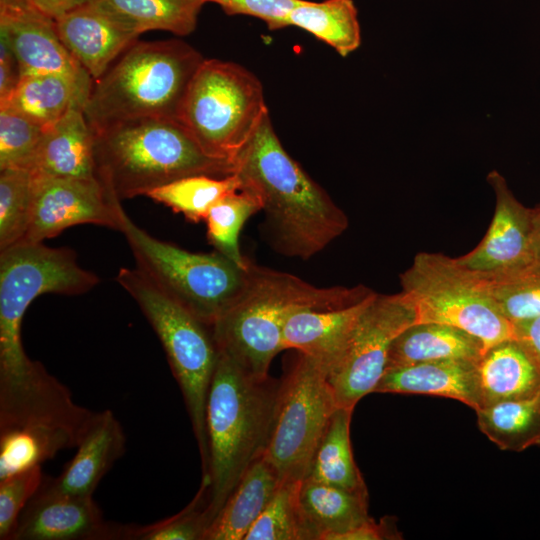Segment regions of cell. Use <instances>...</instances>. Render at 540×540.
<instances>
[{
  "instance_id": "cell-1",
  "label": "cell",
  "mask_w": 540,
  "mask_h": 540,
  "mask_svg": "<svg viewBox=\"0 0 540 540\" xmlns=\"http://www.w3.org/2000/svg\"><path fill=\"white\" fill-rule=\"evenodd\" d=\"M234 166L241 187L261 201L264 232L277 253L308 260L348 228L346 213L284 149L269 113Z\"/></svg>"
},
{
  "instance_id": "cell-2",
  "label": "cell",
  "mask_w": 540,
  "mask_h": 540,
  "mask_svg": "<svg viewBox=\"0 0 540 540\" xmlns=\"http://www.w3.org/2000/svg\"><path fill=\"white\" fill-rule=\"evenodd\" d=\"M374 293L364 285L317 287L249 260L239 292L210 327L219 352L249 374L267 378L272 360L284 350L283 328L292 313L346 308Z\"/></svg>"
},
{
  "instance_id": "cell-3",
  "label": "cell",
  "mask_w": 540,
  "mask_h": 540,
  "mask_svg": "<svg viewBox=\"0 0 540 540\" xmlns=\"http://www.w3.org/2000/svg\"><path fill=\"white\" fill-rule=\"evenodd\" d=\"M280 380L258 378L219 352L206 404L209 513L213 522L250 467L264 454ZM213 524V523H212Z\"/></svg>"
},
{
  "instance_id": "cell-4",
  "label": "cell",
  "mask_w": 540,
  "mask_h": 540,
  "mask_svg": "<svg viewBox=\"0 0 540 540\" xmlns=\"http://www.w3.org/2000/svg\"><path fill=\"white\" fill-rule=\"evenodd\" d=\"M94 133L98 177L119 201L187 176L234 174V163L208 155L176 118L134 119Z\"/></svg>"
},
{
  "instance_id": "cell-5",
  "label": "cell",
  "mask_w": 540,
  "mask_h": 540,
  "mask_svg": "<svg viewBox=\"0 0 540 540\" xmlns=\"http://www.w3.org/2000/svg\"><path fill=\"white\" fill-rule=\"evenodd\" d=\"M204 58L180 39L136 41L98 80L84 106L97 132L142 118L178 119L189 84Z\"/></svg>"
},
{
  "instance_id": "cell-6",
  "label": "cell",
  "mask_w": 540,
  "mask_h": 540,
  "mask_svg": "<svg viewBox=\"0 0 540 540\" xmlns=\"http://www.w3.org/2000/svg\"><path fill=\"white\" fill-rule=\"evenodd\" d=\"M96 414L38 361L21 379L0 384V480L77 448Z\"/></svg>"
},
{
  "instance_id": "cell-7",
  "label": "cell",
  "mask_w": 540,
  "mask_h": 540,
  "mask_svg": "<svg viewBox=\"0 0 540 540\" xmlns=\"http://www.w3.org/2000/svg\"><path fill=\"white\" fill-rule=\"evenodd\" d=\"M115 280L135 300L165 350L192 423L204 476L209 464L206 404L219 357L211 327L166 296L137 268L122 267Z\"/></svg>"
},
{
  "instance_id": "cell-8",
  "label": "cell",
  "mask_w": 540,
  "mask_h": 540,
  "mask_svg": "<svg viewBox=\"0 0 540 540\" xmlns=\"http://www.w3.org/2000/svg\"><path fill=\"white\" fill-rule=\"evenodd\" d=\"M99 282L67 247L21 242L0 251V384L22 378L34 363L21 339L29 305L47 293L84 294Z\"/></svg>"
},
{
  "instance_id": "cell-9",
  "label": "cell",
  "mask_w": 540,
  "mask_h": 540,
  "mask_svg": "<svg viewBox=\"0 0 540 540\" xmlns=\"http://www.w3.org/2000/svg\"><path fill=\"white\" fill-rule=\"evenodd\" d=\"M267 113L262 84L251 71L231 61L204 59L178 120L208 155L234 163Z\"/></svg>"
},
{
  "instance_id": "cell-10",
  "label": "cell",
  "mask_w": 540,
  "mask_h": 540,
  "mask_svg": "<svg viewBox=\"0 0 540 540\" xmlns=\"http://www.w3.org/2000/svg\"><path fill=\"white\" fill-rule=\"evenodd\" d=\"M119 231L136 268L161 292L208 326L239 292L246 268L215 251L198 253L159 240L135 224L123 207Z\"/></svg>"
},
{
  "instance_id": "cell-11",
  "label": "cell",
  "mask_w": 540,
  "mask_h": 540,
  "mask_svg": "<svg viewBox=\"0 0 540 540\" xmlns=\"http://www.w3.org/2000/svg\"><path fill=\"white\" fill-rule=\"evenodd\" d=\"M401 292L414 307L416 323H441L478 338L485 351L515 338L514 324L499 310L473 272L456 258L420 252L400 274Z\"/></svg>"
},
{
  "instance_id": "cell-12",
  "label": "cell",
  "mask_w": 540,
  "mask_h": 540,
  "mask_svg": "<svg viewBox=\"0 0 540 540\" xmlns=\"http://www.w3.org/2000/svg\"><path fill=\"white\" fill-rule=\"evenodd\" d=\"M337 403L327 374L299 353L280 379L272 427L263 456L281 481H302Z\"/></svg>"
},
{
  "instance_id": "cell-13",
  "label": "cell",
  "mask_w": 540,
  "mask_h": 540,
  "mask_svg": "<svg viewBox=\"0 0 540 540\" xmlns=\"http://www.w3.org/2000/svg\"><path fill=\"white\" fill-rule=\"evenodd\" d=\"M414 323V307L401 291L373 296L327 376L338 407L354 410L364 396L374 392L385 373L392 342Z\"/></svg>"
},
{
  "instance_id": "cell-14",
  "label": "cell",
  "mask_w": 540,
  "mask_h": 540,
  "mask_svg": "<svg viewBox=\"0 0 540 540\" xmlns=\"http://www.w3.org/2000/svg\"><path fill=\"white\" fill-rule=\"evenodd\" d=\"M121 208V201L100 178L34 176L32 215L21 242L42 243L79 224L119 231Z\"/></svg>"
},
{
  "instance_id": "cell-15",
  "label": "cell",
  "mask_w": 540,
  "mask_h": 540,
  "mask_svg": "<svg viewBox=\"0 0 540 540\" xmlns=\"http://www.w3.org/2000/svg\"><path fill=\"white\" fill-rule=\"evenodd\" d=\"M57 33L93 81L141 35L108 0H89L55 20Z\"/></svg>"
},
{
  "instance_id": "cell-16",
  "label": "cell",
  "mask_w": 540,
  "mask_h": 540,
  "mask_svg": "<svg viewBox=\"0 0 540 540\" xmlns=\"http://www.w3.org/2000/svg\"><path fill=\"white\" fill-rule=\"evenodd\" d=\"M495 194L491 223L478 245L456 261L476 273L499 272L534 262L532 253L533 207L522 204L496 170L487 175Z\"/></svg>"
},
{
  "instance_id": "cell-17",
  "label": "cell",
  "mask_w": 540,
  "mask_h": 540,
  "mask_svg": "<svg viewBox=\"0 0 540 540\" xmlns=\"http://www.w3.org/2000/svg\"><path fill=\"white\" fill-rule=\"evenodd\" d=\"M127 527L106 521L92 496L40 487L23 509L13 540H126Z\"/></svg>"
},
{
  "instance_id": "cell-18",
  "label": "cell",
  "mask_w": 540,
  "mask_h": 540,
  "mask_svg": "<svg viewBox=\"0 0 540 540\" xmlns=\"http://www.w3.org/2000/svg\"><path fill=\"white\" fill-rule=\"evenodd\" d=\"M0 35L10 44L20 77L86 72L61 41L55 20L34 8L0 9Z\"/></svg>"
},
{
  "instance_id": "cell-19",
  "label": "cell",
  "mask_w": 540,
  "mask_h": 540,
  "mask_svg": "<svg viewBox=\"0 0 540 540\" xmlns=\"http://www.w3.org/2000/svg\"><path fill=\"white\" fill-rule=\"evenodd\" d=\"M125 448L126 436L114 413L109 409L97 412L74 457L58 477L43 481L41 487L52 493L91 497Z\"/></svg>"
},
{
  "instance_id": "cell-20",
  "label": "cell",
  "mask_w": 540,
  "mask_h": 540,
  "mask_svg": "<svg viewBox=\"0 0 540 540\" xmlns=\"http://www.w3.org/2000/svg\"><path fill=\"white\" fill-rule=\"evenodd\" d=\"M83 107L45 127L29 170L36 177L99 178L95 133Z\"/></svg>"
},
{
  "instance_id": "cell-21",
  "label": "cell",
  "mask_w": 540,
  "mask_h": 540,
  "mask_svg": "<svg viewBox=\"0 0 540 540\" xmlns=\"http://www.w3.org/2000/svg\"><path fill=\"white\" fill-rule=\"evenodd\" d=\"M375 294L346 308L295 311L283 328L284 349H296L312 358L328 376L343 353L361 313Z\"/></svg>"
},
{
  "instance_id": "cell-22",
  "label": "cell",
  "mask_w": 540,
  "mask_h": 540,
  "mask_svg": "<svg viewBox=\"0 0 540 540\" xmlns=\"http://www.w3.org/2000/svg\"><path fill=\"white\" fill-rule=\"evenodd\" d=\"M477 363L441 360L388 369L374 392L442 396L476 411L482 407Z\"/></svg>"
},
{
  "instance_id": "cell-23",
  "label": "cell",
  "mask_w": 540,
  "mask_h": 540,
  "mask_svg": "<svg viewBox=\"0 0 540 540\" xmlns=\"http://www.w3.org/2000/svg\"><path fill=\"white\" fill-rule=\"evenodd\" d=\"M93 79L80 74L45 73L20 77L6 104L34 123L48 127L75 107H83L89 97Z\"/></svg>"
},
{
  "instance_id": "cell-24",
  "label": "cell",
  "mask_w": 540,
  "mask_h": 540,
  "mask_svg": "<svg viewBox=\"0 0 540 540\" xmlns=\"http://www.w3.org/2000/svg\"><path fill=\"white\" fill-rule=\"evenodd\" d=\"M482 407L540 394V366L517 339L487 349L477 363Z\"/></svg>"
},
{
  "instance_id": "cell-25",
  "label": "cell",
  "mask_w": 540,
  "mask_h": 540,
  "mask_svg": "<svg viewBox=\"0 0 540 540\" xmlns=\"http://www.w3.org/2000/svg\"><path fill=\"white\" fill-rule=\"evenodd\" d=\"M484 352V345L478 338L457 327L433 322L414 323L392 342L386 370L441 360L478 362Z\"/></svg>"
},
{
  "instance_id": "cell-26",
  "label": "cell",
  "mask_w": 540,
  "mask_h": 540,
  "mask_svg": "<svg viewBox=\"0 0 540 540\" xmlns=\"http://www.w3.org/2000/svg\"><path fill=\"white\" fill-rule=\"evenodd\" d=\"M299 500L314 540H335L371 519L368 493L303 479Z\"/></svg>"
},
{
  "instance_id": "cell-27",
  "label": "cell",
  "mask_w": 540,
  "mask_h": 540,
  "mask_svg": "<svg viewBox=\"0 0 540 540\" xmlns=\"http://www.w3.org/2000/svg\"><path fill=\"white\" fill-rule=\"evenodd\" d=\"M281 482L277 471L263 455L256 459L230 494L206 540H244Z\"/></svg>"
},
{
  "instance_id": "cell-28",
  "label": "cell",
  "mask_w": 540,
  "mask_h": 540,
  "mask_svg": "<svg viewBox=\"0 0 540 540\" xmlns=\"http://www.w3.org/2000/svg\"><path fill=\"white\" fill-rule=\"evenodd\" d=\"M352 412V409L336 408L305 478L351 491L368 493L352 453L350 440Z\"/></svg>"
},
{
  "instance_id": "cell-29",
  "label": "cell",
  "mask_w": 540,
  "mask_h": 540,
  "mask_svg": "<svg viewBox=\"0 0 540 540\" xmlns=\"http://www.w3.org/2000/svg\"><path fill=\"white\" fill-rule=\"evenodd\" d=\"M288 25L311 33L343 57L361 43L358 12L353 0H302L291 11Z\"/></svg>"
},
{
  "instance_id": "cell-30",
  "label": "cell",
  "mask_w": 540,
  "mask_h": 540,
  "mask_svg": "<svg viewBox=\"0 0 540 540\" xmlns=\"http://www.w3.org/2000/svg\"><path fill=\"white\" fill-rule=\"evenodd\" d=\"M481 432L500 449L520 452L540 445V394L476 410Z\"/></svg>"
},
{
  "instance_id": "cell-31",
  "label": "cell",
  "mask_w": 540,
  "mask_h": 540,
  "mask_svg": "<svg viewBox=\"0 0 540 540\" xmlns=\"http://www.w3.org/2000/svg\"><path fill=\"white\" fill-rule=\"evenodd\" d=\"M473 273L501 313L512 323L540 316V264Z\"/></svg>"
},
{
  "instance_id": "cell-32",
  "label": "cell",
  "mask_w": 540,
  "mask_h": 540,
  "mask_svg": "<svg viewBox=\"0 0 540 540\" xmlns=\"http://www.w3.org/2000/svg\"><path fill=\"white\" fill-rule=\"evenodd\" d=\"M240 188L241 181L235 174L223 178L193 175L155 188L146 196L198 223L205 220L213 205Z\"/></svg>"
},
{
  "instance_id": "cell-33",
  "label": "cell",
  "mask_w": 540,
  "mask_h": 540,
  "mask_svg": "<svg viewBox=\"0 0 540 540\" xmlns=\"http://www.w3.org/2000/svg\"><path fill=\"white\" fill-rule=\"evenodd\" d=\"M261 209L259 197L241 187L213 205L205 218L209 242L217 252L243 269L249 260L240 250V232L246 221Z\"/></svg>"
},
{
  "instance_id": "cell-34",
  "label": "cell",
  "mask_w": 540,
  "mask_h": 540,
  "mask_svg": "<svg viewBox=\"0 0 540 540\" xmlns=\"http://www.w3.org/2000/svg\"><path fill=\"white\" fill-rule=\"evenodd\" d=\"M142 34L167 31L187 36L197 26L205 0H108Z\"/></svg>"
},
{
  "instance_id": "cell-35",
  "label": "cell",
  "mask_w": 540,
  "mask_h": 540,
  "mask_svg": "<svg viewBox=\"0 0 540 540\" xmlns=\"http://www.w3.org/2000/svg\"><path fill=\"white\" fill-rule=\"evenodd\" d=\"M300 482H281L244 540H314L300 505Z\"/></svg>"
},
{
  "instance_id": "cell-36",
  "label": "cell",
  "mask_w": 540,
  "mask_h": 540,
  "mask_svg": "<svg viewBox=\"0 0 540 540\" xmlns=\"http://www.w3.org/2000/svg\"><path fill=\"white\" fill-rule=\"evenodd\" d=\"M34 175L29 169L0 170V251L24 238L32 215Z\"/></svg>"
},
{
  "instance_id": "cell-37",
  "label": "cell",
  "mask_w": 540,
  "mask_h": 540,
  "mask_svg": "<svg viewBox=\"0 0 540 540\" xmlns=\"http://www.w3.org/2000/svg\"><path fill=\"white\" fill-rule=\"evenodd\" d=\"M212 523L209 479L202 477L199 490L183 510L146 526L128 525L126 540H206Z\"/></svg>"
},
{
  "instance_id": "cell-38",
  "label": "cell",
  "mask_w": 540,
  "mask_h": 540,
  "mask_svg": "<svg viewBox=\"0 0 540 540\" xmlns=\"http://www.w3.org/2000/svg\"><path fill=\"white\" fill-rule=\"evenodd\" d=\"M45 127L9 107H0V170L29 169Z\"/></svg>"
},
{
  "instance_id": "cell-39",
  "label": "cell",
  "mask_w": 540,
  "mask_h": 540,
  "mask_svg": "<svg viewBox=\"0 0 540 540\" xmlns=\"http://www.w3.org/2000/svg\"><path fill=\"white\" fill-rule=\"evenodd\" d=\"M41 465L0 480V539L13 540L19 517L43 484Z\"/></svg>"
},
{
  "instance_id": "cell-40",
  "label": "cell",
  "mask_w": 540,
  "mask_h": 540,
  "mask_svg": "<svg viewBox=\"0 0 540 540\" xmlns=\"http://www.w3.org/2000/svg\"><path fill=\"white\" fill-rule=\"evenodd\" d=\"M219 5L227 15H246L264 21L270 30L288 27L291 11L302 0H205Z\"/></svg>"
},
{
  "instance_id": "cell-41",
  "label": "cell",
  "mask_w": 540,
  "mask_h": 540,
  "mask_svg": "<svg viewBox=\"0 0 540 540\" xmlns=\"http://www.w3.org/2000/svg\"><path fill=\"white\" fill-rule=\"evenodd\" d=\"M19 80L17 59L7 39L0 35V106L7 103Z\"/></svg>"
},
{
  "instance_id": "cell-42",
  "label": "cell",
  "mask_w": 540,
  "mask_h": 540,
  "mask_svg": "<svg viewBox=\"0 0 540 540\" xmlns=\"http://www.w3.org/2000/svg\"><path fill=\"white\" fill-rule=\"evenodd\" d=\"M393 520H381L375 522L372 518L360 526L345 532L335 538V540H385L400 539Z\"/></svg>"
},
{
  "instance_id": "cell-43",
  "label": "cell",
  "mask_w": 540,
  "mask_h": 540,
  "mask_svg": "<svg viewBox=\"0 0 540 540\" xmlns=\"http://www.w3.org/2000/svg\"><path fill=\"white\" fill-rule=\"evenodd\" d=\"M513 324L515 339L531 352L540 366V316Z\"/></svg>"
},
{
  "instance_id": "cell-44",
  "label": "cell",
  "mask_w": 540,
  "mask_h": 540,
  "mask_svg": "<svg viewBox=\"0 0 540 540\" xmlns=\"http://www.w3.org/2000/svg\"><path fill=\"white\" fill-rule=\"evenodd\" d=\"M89 0H28L29 4L45 16L57 20Z\"/></svg>"
},
{
  "instance_id": "cell-45",
  "label": "cell",
  "mask_w": 540,
  "mask_h": 540,
  "mask_svg": "<svg viewBox=\"0 0 540 540\" xmlns=\"http://www.w3.org/2000/svg\"><path fill=\"white\" fill-rule=\"evenodd\" d=\"M532 253L534 262L540 264V205L533 207Z\"/></svg>"
},
{
  "instance_id": "cell-46",
  "label": "cell",
  "mask_w": 540,
  "mask_h": 540,
  "mask_svg": "<svg viewBox=\"0 0 540 540\" xmlns=\"http://www.w3.org/2000/svg\"><path fill=\"white\" fill-rule=\"evenodd\" d=\"M33 8L28 0H0V9Z\"/></svg>"
}]
</instances>
